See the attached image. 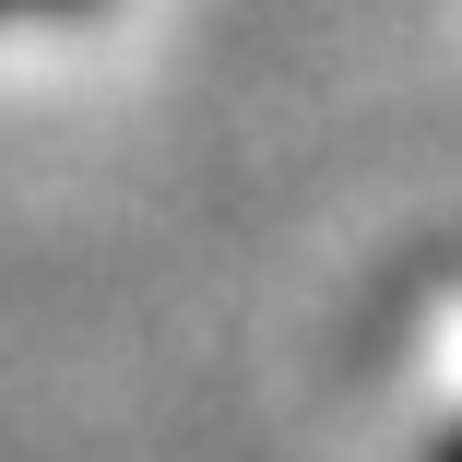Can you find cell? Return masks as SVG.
Segmentation results:
<instances>
[{
    "label": "cell",
    "instance_id": "6da1fadb",
    "mask_svg": "<svg viewBox=\"0 0 462 462\" xmlns=\"http://www.w3.org/2000/svg\"><path fill=\"white\" fill-rule=\"evenodd\" d=\"M13 13H96V0H13Z\"/></svg>",
    "mask_w": 462,
    "mask_h": 462
},
{
    "label": "cell",
    "instance_id": "7a4b0ae2",
    "mask_svg": "<svg viewBox=\"0 0 462 462\" xmlns=\"http://www.w3.org/2000/svg\"><path fill=\"white\" fill-rule=\"evenodd\" d=\"M427 462H462V427H450V439H439V450H427Z\"/></svg>",
    "mask_w": 462,
    "mask_h": 462
}]
</instances>
